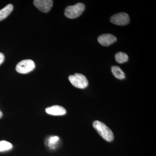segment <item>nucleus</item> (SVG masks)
Here are the masks:
<instances>
[{"label": "nucleus", "instance_id": "7", "mask_svg": "<svg viewBox=\"0 0 156 156\" xmlns=\"http://www.w3.org/2000/svg\"><path fill=\"white\" fill-rule=\"evenodd\" d=\"M117 38L111 34H104L98 37V41L101 45L108 47L116 41Z\"/></svg>", "mask_w": 156, "mask_h": 156}, {"label": "nucleus", "instance_id": "8", "mask_svg": "<svg viewBox=\"0 0 156 156\" xmlns=\"http://www.w3.org/2000/svg\"><path fill=\"white\" fill-rule=\"evenodd\" d=\"M46 112L49 115H62L66 114V111L63 107L59 105H54L46 109Z\"/></svg>", "mask_w": 156, "mask_h": 156}, {"label": "nucleus", "instance_id": "11", "mask_svg": "<svg viewBox=\"0 0 156 156\" xmlns=\"http://www.w3.org/2000/svg\"><path fill=\"white\" fill-rule=\"evenodd\" d=\"M116 61L119 63H123L128 61V56L126 53L119 52L115 55Z\"/></svg>", "mask_w": 156, "mask_h": 156}, {"label": "nucleus", "instance_id": "4", "mask_svg": "<svg viewBox=\"0 0 156 156\" xmlns=\"http://www.w3.org/2000/svg\"><path fill=\"white\" fill-rule=\"evenodd\" d=\"M35 68L34 62L31 59H25L20 62L16 66V70L18 73L27 74L33 70Z\"/></svg>", "mask_w": 156, "mask_h": 156}, {"label": "nucleus", "instance_id": "10", "mask_svg": "<svg viewBox=\"0 0 156 156\" xmlns=\"http://www.w3.org/2000/svg\"><path fill=\"white\" fill-rule=\"evenodd\" d=\"M112 72L115 77L117 79L123 80L126 77L125 73L119 66H113L112 67Z\"/></svg>", "mask_w": 156, "mask_h": 156}, {"label": "nucleus", "instance_id": "6", "mask_svg": "<svg viewBox=\"0 0 156 156\" xmlns=\"http://www.w3.org/2000/svg\"><path fill=\"white\" fill-rule=\"evenodd\" d=\"M34 6L40 11L44 13H48L53 7V1L52 0H35Z\"/></svg>", "mask_w": 156, "mask_h": 156}, {"label": "nucleus", "instance_id": "3", "mask_svg": "<svg viewBox=\"0 0 156 156\" xmlns=\"http://www.w3.org/2000/svg\"><path fill=\"white\" fill-rule=\"evenodd\" d=\"M69 80L74 87L79 89H85L89 84L87 78L82 74L75 73L73 75L69 76Z\"/></svg>", "mask_w": 156, "mask_h": 156}, {"label": "nucleus", "instance_id": "14", "mask_svg": "<svg viewBox=\"0 0 156 156\" xmlns=\"http://www.w3.org/2000/svg\"><path fill=\"white\" fill-rule=\"evenodd\" d=\"M5 60V56L2 53L0 52V65L4 62Z\"/></svg>", "mask_w": 156, "mask_h": 156}, {"label": "nucleus", "instance_id": "2", "mask_svg": "<svg viewBox=\"0 0 156 156\" xmlns=\"http://www.w3.org/2000/svg\"><path fill=\"white\" fill-rule=\"evenodd\" d=\"M85 9V5L83 3H78L74 5L68 6L65 10V15L70 19H74L80 16Z\"/></svg>", "mask_w": 156, "mask_h": 156}, {"label": "nucleus", "instance_id": "9", "mask_svg": "<svg viewBox=\"0 0 156 156\" xmlns=\"http://www.w3.org/2000/svg\"><path fill=\"white\" fill-rule=\"evenodd\" d=\"M13 10V6L11 4L6 5L5 8L0 10V21L5 19L9 16Z\"/></svg>", "mask_w": 156, "mask_h": 156}, {"label": "nucleus", "instance_id": "5", "mask_svg": "<svg viewBox=\"0 0 156 156\" xmlns=\"http://www.w3.org/2000/svg\"><path fill=\"white\" fill-rule=\"evenodd\" d=\"M110 21L112 23L119 26L127 25L130 21L128 14L126 13H119L112 16Z\"/></svg>", "mask_w": 156, "mask_h": 156}, {"label": "nucleus", "instance_id": "15", "mask_svg": "<svg viewBox=\"0 0 156 156\" xmlns=\"http://www.w3.org/2000/svg\"><path fill=\"white\" fill-rule=\"evenodd\" d=\"M2 112L1 111V110H0V119H1V118H2Z\"/></svg>", "mask_w": 156, "mask_h": 156}, {"label": "nucleus", "instance_id": "13", "mask_svg": "<svg viewBox=\"0 0 156 156\" xmlns=\"http://www.w3.org/2000/svg\"><path fill=\"white\" fill-rule=\"evenodd\" d=\"M58 137L57 136H52L50 137L49 140V144L50 146H53L55 144L56 142L58 141Z\"/></svg>", "mask_w": 156, "mask_h": 156}, {"label": "nucleus", "instance_id": "12", "mask_svg": "<svg viewBox=\"0 0 156 156\" xmlns=\"http://www.w3.org/2000/svg\"><path fill=\"white\" fill-rule=\"evenodd\" d=\"M12 145L11 143L2 140L0 141V152L10 150L12 148Z\"/></svg>", "mask_w": 156, "mask_h": 156}, {"label": "nucleus", "instance_id": "1", "mask_svg": "<svg viewBox=\"0 0 156 156\" xmlns=\"http://www.w3.org/2000/svg\"><path fill=\"white\" fill-rule=\"evenodd\" d=\"M93 126L98 134L106 141L110 142L113 140L112 131L105 124L100 121H95L93 123Z\"/></svg>", "mask_w": 156, "mask_h": 156}]
</instances>
